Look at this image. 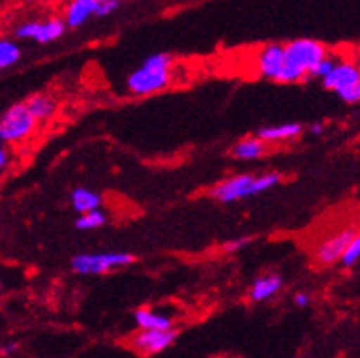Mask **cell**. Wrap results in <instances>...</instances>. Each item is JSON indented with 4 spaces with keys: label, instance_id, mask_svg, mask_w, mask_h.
I'll use <instances>...</instances> for the list:
<instances>
[{
    "label": "cell",
    "instance_id": "1",
    "mask_svg": "<svg viewBox=\"0 0 360 358\" xmlns=\"http://www.w3.org/2000/svg\"><path fill=\"white\" fill-rule=\"evenodd\" d=\"M328 55V48L313 39H297L283 44V68L276 82L291 84L311 77L320 59Z\"/></svg>",
    "mask_w": 360,
    "mask_h": 358
},
{
    "label": "cell",
    "instance_id": "2",
    "mask_svg": "<svg viewBox=\"0 0 360 358\" xmlns=\"http://www.w3.org/2000/svg\"><path fill=\"white\" fill-rule=\"evenodd\" d=\"M174 59L170 53H154L146 57L141 68L134 70L127 79V90L136 97L160 94L172 81Z\"/></svg>",
    "mask_w": 360,
    "mask_h": 358
},
{
    "label": "cell",
    "instance_id": "3",
    "mask_svg": "<svg viewBox=\"0 0 360 358\" xmlns=\"http://www.w3.org/2000/svg\"><path fill=\"white\" fill-rule=\"evenodd\" d=\"M280 174L269 172L262 174V176H252V174H240L225 179L212 186L209 196L212 200L219 203H234V201H242L245 198H252L256 194L267 192L280 183Z\"/></svg>",
    "mask_w": 360,
    "mask_h": 358
},
{
    "label": "cell",
    "instance_id": "4",
    "mask_svg": "<svg viewBox=\"0 0 360 358\" xmlns=\"http://www.w3.org/2000/svg\"><path fill=\"white\" fill-rule=\"evenodd\" d=\"M37 124L26 103H17L0 115V139L4 145H20L35 134Z\"/></svg>",
    "mask_w": 360,
    "mask_h": 358
},
{
    "label": "cell",
    "instance_id": "5",
    "mask_svg": "<svg viewBox=\"0 0 360 358\" xmlns=\"http://www.w3.org/2000/svg\"><path fill=\"white\" fill-rule=\"evenodd\" d=\"M136 262L130 252H84L77 254L72 258V269L77 274H105V272L115 271V269L127 267Z\"/></svg>",
    "mask_w": 360,
    "mask_h": 358
},
{
    "label": "cell",
    "instance_id": "6",
    "mask_svg": "<svg viewBox=\"0 0 360 358\" xmlns=\"http://www.w3.org/2000/svg\"><path fill=\"white\" fill-rule=\"evenodd\" d=\"M66 32V24L63 18L51 17L46 20H27L22 23L15 30V37L17 39H24V41H35L39 44H50L57 39L64 35Z\"/></svg>",
    "mask_w": 360,
    "mask_h": 358
},
{
    "label": "cell",
    "instance_id": "7",
    "mask_svg": "<svg viewBox=\"0 0 360 358\" xmlns=\"http://www.w3.org/2000/svg\"><path fill=\"white\" fill-rule=\"evenodd\" d=\"M176 338H178V331L174 327L170 329H139L130 338V345L137 353L150 357V354H158L170 347Z\"/></svg>",
    "mask_w": 360,
    "mask_h": 358
},
{
    "label": "cell",
    "instance_id": "8",
    "mask_svg": "<svg viewBox=\"0 0 360 358\" xmlns=\"http://www.w3.org/2000/svg\"><path fill=\"white\" fill-rule=\"evenodd\" d=\"M360 77V66L352 60H340V63L335 64V68L322 79L324 87L328 90L338 94V97L342 99L347 91L352 90L356 84Z\"/></svg>",
    "mask_w": 360,
    "mask_h": 358
},
{
    "label": "cell",
    "instance_id": "9",
    "mask_svg": "<svg viewBox=\"0 0 360 358\" xmlns=\"http://www.w3.org/2000/svg\"><path fill=\"white\" fill-rule=\"evenodd\" d=\"M356 229L355 227H346L342 231L335 232L328 240H324L322 243L316 247V252H315V258L320 265H333V263L340 262L342 258L344 250H346L347 243L352 241V238L356 234Z\"/></svg>",
    "mask_w": 360,
    "mask_h": 358
},
{
    "label": "cell",
    "instance_id": "10",
    "mask_svg": "<svg viewBox=\"0 0 360 358\" xmlns=\"http://www.w3.org/2000/svg\"><path fill=\"white\" fill-rule=\"evenodd\" d=\"M283 68V44L264 46L256 57V70L260 77L269 81H278L280 72Z\"/></svg>",
    "mask_w": 360,
    "mask_h": 358
},
{
    "label": "cell",
    "instance_id": "11",
    "mask_svg": "<svg viewBox=\"0 0 360 358\" xmlns=\"http://www.w3.org/2000/svg\"><path fill=\"white\" fill-rule=\"evenodd\" d=\"M97 9V0H68L64 4V13L63 20L66 27H75L82 26L90 17H96Z\"/></svg>",
    "mask_w": 360,
    "mask_h": 358
},
{
    "label": "cell",
    "instance_id": "12",
    "mask_svg": "<svg viewBox=\"0 0 360 358\" xmlns=\"http://www.w3.org/2000/svg\"><path fill=\"white\" fill-rule=\"evenodd\" d=\"M282 286L283 280L278 274H273V272H269V274H262V276H258L252 281L251 290H249V298H251L252 302H256V304L267 302V300L273 298L274 295H278V290L282 289Z\"/></svg>",
    "mask_w": 360,
    "mask_h": 358
},
{
    "label": "cell",
    "instance_id": "13",
    "mask_svg": "<svg viewBox=\"0 0 360 358\" xmlns=\"http://www.w3.org/2000/svg\"><path fill=\"white\" fill-rule=\"evenodd\" d=\"M302 130H304V127L298 124V122H285V124L260 128L256 137H260L264 143H280V141L297 139L302 134Z\"/></svg>",
    "mask_w": 360,
    "mask_h": 358
},
{
    "label": "cell",
    "instance_id": "14",
    "mask_svg": "<svg viewBox=\"0 0 360 358\" xmlns=\"http://www.w3.org/2000/svg\"><path fill=\"white\" fill-rule=\"evenodd\" d=\"M134 322L139 329H170L174 327L172 318L169 314L158 313V311H152V309H137L134 313Z\"/></svg>",
    "mask_w": 360,
    "mask_h": 358
},
{
    "label": "cell",
    "instance_id": "15",
    "mask_svg": "<svg viewBox=\"0 0 360 358\" xmlns=\"http://www.w3.org/2000/svg\"><path fill=\"white\" fill-rule=\"evenodd\" d=\"M70 201H72L73 210L79 214L101 209V205H103V198H101L99 192L84 188V186L73 188L72 194H70Z\"/></svg>",
    "mask_w": 360,
    "mask_h": 358
},
{
    "label": "cell",
    "instance_id": "16",
    "mask_svg": "<svg viewBox=\"0 0 360 358\" xmlns=\"http://www.w3.org/2000/svg\"><path fill=\"white\" fill-rule=\"evenodd\" d=\"M26 106L37 122L48 121L50 117H53L55 110H57V103L48 94H35L26 101Z\"/></svg>",
    "mask_w": 360,
    "mask_h": 358
},
{
    "label": "cell",
    "instance_id": "17",
    "mask_svg": "<svg viewBox=\"0 0 360 358\" xmlns=\"http://www.w3.org/2000/svg\"><path fill=\"white\" fill-rule=\"evenodd\" d=\"M265 154V143L260 137H245L231 148V155L242 161H252Z\"/></svg>",
    "mask_w": 360,
    "mask_h": 358
},
{
    "label": "cell",
    "instance_id": "18",
    "mask_svg": "<svg viewBox=\"0 0 360 358\" xmlns=\"http://www.w3.org/2000/svg\"><path fill=\"white\" fill-rule=\"evenodd\" d=\"M20 57H22V50L17 42L9 41V39H0V72L15 66Z\"/></svg>",
    "mask_w": 360,
    "mask_h": 358
},
{
    "label": "cell",
    "instance_id": "19",
    "mask_svg": "<svg viewBox=\"0 0 360 358\" xmlns=\"http://www.w3.org/2000/svg\"><path fill=\"white\" fill-rule=\"evenodd\" d=\"M106 223H108L106 214L101 209H96L90 210V212L79 214L77 222H75V227H77L79 231H96V229L105 227Z\"/></svg>",
    "mask_w": 360,
    "mask_h": 358
},
{
    "label": "cell",
    "instance_id": "20",
    "mask_svg": "<svg viewBox=\"0 0 360 358\" xmlns=\"http://www.w3.org/2000/svg\"><path fill=\"white\" fill-rule=\"evenodd\" d=\"M359 260H360V232H356L355 236L352 238V241L347 243L340 262H342V265H346V267H353Z\"/></svg>",
    "mask_w": 360,
    "mask_h": 358
},
{
    "label": "cell",
    "instance_id": "21",
    "mask_svg": "<svg viewBox=\"0 0 360 358\" xmlns=\"http://www.w3.org/2000/svg\"><path fill=\"white\" fill-rule=\"evenodd\" d=\"M337 57H333V55H326L324 59H320L319 63H316V66L313 68V72H311V77H319V79H324L326 75H328L331 70L335 68V64H337Z\"/></svg>",
    "mask_w": 360,
    "mask_h": 358
},
{
    "label": "cell",
    "instance_id": "22",
    "mask_svg": "<svg viewBox=\"0 0 360 358\" xmlns=\"http://www.w3.org/2000/svg\"><path fill=\"white\" fill-rule=\"evenodd\" d=\"M119 8V2H97L96 17H106Z\"/></svg>",
    "mask_w": 360,
    "mask_h": 358
},
{
    "label": "cell",
    "instance_id": "23",
    "mask_svg": "<svg viewBox=\"0 0 360 358\" xmlns=\"http://www.w3.org/2000/svg\"><path fill=\"white\" fill-rule=\"evenodd\" d=\"M249 241H251V238H240V240H233L229 241V243H225V252H238L240 249H243V247H247L249 245Z\"/></svg>",
    "mask_w": 360,
    "mask_h": 358
},
{
    "label": "cell",
    "instance_id": "24",
    "mask_svg": "<svg viewBox=\"0 0 360 358\" xmlns=\"http://www.w3.org/2000/svg\"><path fill=\"white\" fill-rule=\"evenodd\" d=\"M342 101H346V103H349V105H353V103H360V77L359 81H356L355 87H353L352 90L347 91L346 96L342 97Z\"/></svg>",
    "mask_w": 360,
    "mask_h": 358
},
{
    "label": "cell",
    "instance_id": "25",
    "mask_svg": "<svg viewBox=\"0 0 360 358\" xmlns=\"http://www.w3.org/2000/svg\"><path fill=\"white\" fill-rule=\"evenodd\" d=\"M9 165V150L6 148L4 143H0V174L4 172Z\"/></svg>",
    "mask_w": 360,
    "mask_h": 358
},
{
    "label": "cell",
    "instance_id": "26",
    "mask_svg": "<svg viewBox=\"0 0 360 358\" xmlns=\"http://www.w3.org/2000/svg\"><path fill=\"white\" fill-rule=\"evenodd\" d=\"M311 302V296L307 295V293H297V296H295V304L298 305V307H307Z\"/></svg>",
    "mask_w": 360,
    "mask_h": 358
},
{
    "label": "cell",
    "instance_id": "27",
    "mask_svg": "<svg viewBox=\"0 0 360 358\" xmlns=\"http://www.w3.org/2000/svg\"><path fill=\"white\" fill-rule=\"evenodd\" d=\"M311 134H313V136H322V134H324V130H326V127L324 124H322V122H315V124H311Z\"/></svg>",
    "mask_w": 360,
    "mask_h": 358
},
{
    "label": "cell",
    "instance_id": "28",
    "mask_svg": "<svg viewBox=\"0 0 360 358\" xmlns=\"http://www.w3.org/2000/svg\"><path fill=\"white\" fill-rule=\"evenodd\" d=\"M15 351H17V344H8V345H4L2 350H0V354H4V357H8V354L15 353Z\"/></svg>",
    "mask_w": 360,
    "mask_h": 358
},
{
    "label": "cell",
    "instance_id": "29",
    "mask_svg": "<svg viewBox=\"0 0 360 358\" xmlns=\"http://www.w3.org/2000/svg\"><path fill=\"white\" fill-rule=\"evenodd\" d=\"M44 2H48V4H51V6H63V4H66L68 0H44Z\"/></svg>",
    "mask_w": 360,
    "mask_h": 358
},
{
    "label": "cell",
    "instance_id": "30",
    "mask_svg": "<svg viewBox=\"0 0 360 358\" xmlns=\"http://www.w3.org/2000/svg\"><path fill=\"white\" fill-rule=\"evenodd\" d=\"M97 2H121V0H97Z\"/></svg>",
    "mask_w": 360,
    "mask_h": 358
},
{
    "label": "cell",
    "instance_id": "31",
    "mask_svg": "<svg viewBox=\"0 0 360 358\" xmlns=\"http://www.w3.org/2000/svg\"><path fill=\"white\" fill-rule=\"evenodd\" d=\"M0 289H2V283H0Z\"/></svg>",
    "mask_w": 360,
    "mask_h": 358
},
{
    "label": "cell",
    "instance_id": "32",
    "mask_svg": "<svg viewBox=\"0 0 360 358\" xmlns=\"http://www.w3.org/2000/svg\"><path fill=\"white\" fill-rule=\"evenodd\" d=\"M0 143H2V139H0Z\"/></svg>",
    "mask_w": 360,
    "mask_h": 358
}]
</instances>
